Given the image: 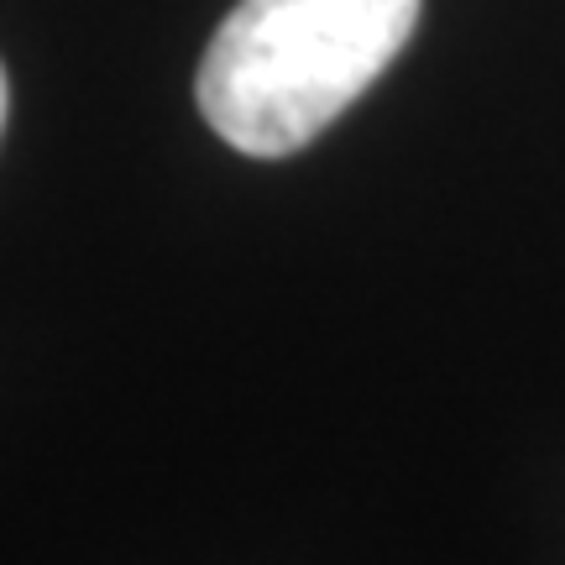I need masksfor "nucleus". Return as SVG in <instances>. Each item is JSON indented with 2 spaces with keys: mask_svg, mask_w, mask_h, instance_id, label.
<instances>
[{
  "mask_svg": "<svg viewBox=\"0 0 565 565\" xmlns=\"http://www.w3.org/2000/svg\"><path fill=\"white\" fill-rule=\"evenodd\" d=\"M419 0H242L200 63V110L246 158L320 137L404 53Z\"/></svg>",
  "mask_w": 565,
  "mask_h": 565,
  "instance_id": "nucleus-1",
  "label": "nucleus"
},
{
  "mask_svg": "<svg viewBox=\"0 0 565 565\" xmlns=\"http://www.w3.org/2000/svg\"><path fill=\"white\" fill-rule=\"evenodd\" d=\"M0 126H6V68H0Z\"/></svg>",
  "mask_w": 565,
  "mask_h": 565,
  "instance_id": "nucleus-2",
  "label": "nucleus"
}]
</instances>
